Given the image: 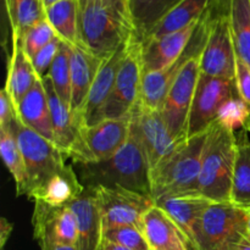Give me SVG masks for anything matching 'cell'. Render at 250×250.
<instances>
[{
	"instance_id": "obj_1",
	"label": "cell",
	"mask_w": 250,
	"mask_h": 250,
	"mask_svg": "<svg viewBox=\"0 0 250 250\" xmlns=\"http://www.w3.org/2000/svg\"><path fill=\"white\" fill-rule=\"evenodd\" d=\"M78 32L89 53L102 59L116 53L137 37L129 0H78Z\"/></svg>"
},
{
	"instance_id": "obj_2",
	"label": "cell",
	"mask_w": 250,
	"mask_h": 250,
	"mask_svg": "<svg viewBox=\"0 0 250 250\" xmlns=\"http://www.w3.org/2000/svg\"><path fill=\"white\" fill-rule=\"evenodd\" d=\"M76 165L84 188H122L151 197L150 167L141 142L132 131L124 146L112 156Z\"/></svg>"
},
{
	"instance_id": "obj_3",
	"label": "cell",
	"mask_w": 250,
	"mask_h": 250,
	"mask_svg": "<svg viewBox=\"0 0 250 250\" xmlns=\"http://www.w3.org/2000/svg\"><path fill=\"white\" fill-rule=\"evenodd\" d=\"M208 131L178 144L151 171V198L154 202L170 195H199L198 186Z\"/></svg>"
},
{
	"instance_id": "obj_4",
	"label": "cell",
	"mask_w": 250,
	"mask_h": 250,
	"mask_svg": "<svg viewBox=\"0 0 250 250\" xmlns=\"http://www.w3.org/2000/svg\"><path fill=\"white\" fill-rule=\"evenodd\" d=\"M234 132L215 121L208 131L202 156L198 193L212 203H231L232 176L236 161Z\"/></svg>"
},
{
	"instance_id": "obj_5",
	"label": "cell",
	"mask_w": 250,
	"mask_h": 250,
	"mask_svg": "<svg viewBox=\"0 0 250 250\" xmlns=\"http://www.w3.org/2000/svg\"><path fill=\"white\" fill-rule=\"evenodd\" d=\"M16 137L20 150L23 155L27 172V197H31L51 176L65 168L66 156L58 146L37 132L20 122L19 117L7 128Z\"/></svg>"
},
{
	"instance_id": "obj_6",
	"label": "cell",
	"mask_w": 250,
	"mask_h": 250,
	"mask_svg": "<svg viewBox=\"0 0 250 250\" xmlns=\"http://www.w3.org/2000/svg\"><path fill=\"white\" fill-rule=\"evenodd\" d=\"M249 209L211 203L200 220L194 250H229L248 233Z\"/></svg>"
},
{
	"instance_id": "obj_7",
	"label": "cell",
	"mask_w": 250,
	"mask_h": 250,
	"mask_svg": "<svg viewBox=\"0 0 250 250\" xmlns=\"http://www.w3.org/2000/svg\"><path fill=\"white\" fill-rule=\"evenodd\" d=\"M143 81V61H142V42L134 37L128 44L127 53L122 61L114 89L92 125L109 119H121L131 115L141 99Z\"/></svg>"
},
{
	"instance_id": "obj_8",
	"label": "cell",
	"mask_w": 250,
	"mask_h": 250,
	"mask_svg": "<svg viewBox=\"0 0 250 250\" xmlns=\"http://www.w3.org/2000/svg\"><path fill=\"white\" fill-rule=\"evenodd\" d=\"M236 60L229 11L215 9L211 4L207 39L200 55V73L234 80Z\"/></svg>"
},
{
	"instance_id": "obj_9",
	"label": "cell",
	"mask_w": 250,
	"mask_h": 250,
	"mask_svg": "<svg viewBox=\"0 0 250 250\" xmlns=\"http://www.w3.org/2000/svg\"><path fill=\"white\" fill-rule=\"evenodd\" d=\"M203 48L186 61L160 109L161 116L177 144L187 139L188 117L200 77V55Z\"/></svg>"
},
{
	"instance_id": "obj_10",
	"label": "cell",
	"mask_w": 250,
	"mask_h": 250,
	"mask_svg": "<svg viewBox=\"0 0 250 250\" xmlns=\"http://www.w3.org/2000/svg\"><path fill=\"white\" fill-rule=\"evenodd\" d=\"M236 95L238 93L234 80L210 77L200 73L188 117L187 139L207 132L216 121L221 105Z\"/></svg>"
},
{
	"instance_id": "obj_11",
	"label": "cell",
	"mask_w": 250,
	"mask_h": 250,
	"mask_svg": "<svg viewBox=\"0 0 250 250\" xmlns=\"http://www.w3.org/2000/svg\"><path fill=\"white\" fill-rule=\"evenodd\" d=\"M103 219V229L134 226L142 229L144 215L155 205L153 198L122 188H93Z\"/></svg>"
},
{
	"instance_id": "obj_12",
	"label": "cell",
	"mask_w": 250,
	"mask_h": 250,
	"mask_svg": "<svg viewBox=\"0 0 250 250\" xmlns=\"http://www.w3.org/2000/svg\"><path fill=\"white\" fill-rule=\"evenodd\" d=\"M43 81L50 107L51 122L54 131V144L66 156L72 159L75 164L92 163L81 136L83 124L80 117L71 111L70 107L62 103L51 84L49 77Z\"/></svg>"
},
{
	"instance_id": "obj_13",
	"label": "cell",
	"mask_w": 250,
	"mask_h": 250,
	"mask_svg": "<svg viewBox=\"0 0 250 250\" xmlns=\"http://www.w3.org/2000/svg\"><path fill=\"white\" fill-rule=\"evenodd\" d=\"M131 131L141 142L150 171L178 146L171 136L161 112L144 107L141 103H138L131 114Z\"/></svg>"
},
{
	"instance_id": "obj_14",
	"label": "cell",
	"mask_w": 250,
	"mask_h": 250,
	"mask_svg": "<svg viewBox=\"0 0 250 250\" xmlns=\"http://www.w3.org/2000/svg\"><path fill=\"white\" fill-rule=\"evenodd\" d=\"M33 236L41 250H54L56 247H77V222L70 207L53 208L36 203L33 217Z\"/></svg>"
},
{
	"instance_id": "obj_15",
	"label": "cell",
	"mask_w": 250,
	"mask_h": 250,
	"mask_svg": "<svg viewBox=\"0 0 250 250\" xmlns=\"http://www.w3.org/2000/svg\"><path fill=\"white\" fill-rule=\"evenodd\" d=\"M210 9L204 15L202 20L198 23L197 29L193 34L192 39L189 42V45L186 49L185 54L181 56L180 60L176 61L173 65L164 68L160 71H154L143 75L141 89V99L139 103L144 107H148L151 110H159L160 111L163 103L170 90L171 85L177 78L178 73L182 70L186 61L193 55L197 50L202 49L205 44L208 33V23H209Z\"/></svg>"
},
{
	"instance_id": "obj_16",
	"label": "cell",
	"mask_w": 250,
	"mask_h": 250,
	"mask_svg": "<svg viewBox=\"0 0 250 250\" xmlns=\"http://www.w3.org/2000/svg\"><path fill=\"white\" fill-rule=\"evenodd\" d=\"M129 132L131 115L104 120L92 126H82L81 136L93 163L110 158L119 151L128 139Z\"/></svg>"
},
{
	"instance_id": "obj_17",
	"label": "cell",
	"mask_w": 250,
	"mask_h": 250,
	"mask_svg": "<svg viewBox=\"0 0 250 250\" xmlns=\"http://www.w3.org/2000/svg\"><path fill=\"white\" fill-rule=\"evenodd\" d=\"M198 23L199 22L165 36L144 39L142 42L143 75L164 70L180 60L189 45Z\"/></svg>"
},
{
	"instance_id": "obj_18",
	"label": "cell",
	"mask_w": 250,
	"mask_h": 250,
	"mask_svg": "<svg viewBox=\"0 0 250 250\" xmlns=\"http://www.w3.org/2000/svg\"><path fill=\"white\" fill-rule=\"evenodd\" d=\"M211 203L202 195L182 194L159 199L155 205L177 225L187 239L190 250H194L200 220Z\"/></svg>"
},
{
	"instance_id": "obj_19",
	"label": "cell",
	"mask_w": 250,
	"mask_h": 250,
	"mask_svg": "<svg viewBox=\"0 0 250 250\" xmlns=\"http://www.w3.org/2000/svg\"><path fill=\"white\" fill-rule=\"evenodd\" d=\"M77 222L78 250H100L103 244V219L93 188H84L70 205Z\"/></svg>"
},
{
	"instance_id": "obj_20",
	"label": "cell",
	"mask_w": 250,
	"mask_h": 250,
	"mask_svg": "<svg viewBox=\"0 0 250 250\" xmlns=\"http://www.w3.org/2000/svg\"><path fill=\"white\" fill-rule=\"evenodd\" d=\"M104 59L89 53L82 46L71 50V105L73 114L80 117Z\"/></svg>"
},
{
	"instance_id": "obj_21",
	"label": "cell",
	"mask_w": 250,
	"mask_h": 250,
	"mask_svg": "<svg viewBox=\"0 0 250 250\" xmlns=\"http://www.w3.org/2000/svg\"><path fill=\"white\" fill-rule=\"evenodd\" d=\"M128 44L129 43H127L126 45L119 49L116 53L111 54L103 61L102 67L99 68V72H98L94 83L90 88L84 106L80 114V119L83 126H89L92 124L94 117L97 116V114L100 111L103 105L105 104L109 95L111 94L119 71L121 68L122 61H124L125 55L127 53Z\"/></svg>"
},
{
	"instance_id": "obj_22",
	"label": "cell",
	"mask_w": 250,
	"mask_h": 250,
	"mask_svg": "<svg viewBox=\"0 0 250 250\" xmlns=\"http://www.w3.org/2000/svg\"><path fill=\"white\" fill-rule=\"evenodd\" d=\"M142 231L150 250H190L177 225L156 205L144 215Z\"/></svg>"
},
{
	"instance_id": "obj_23",
	"label": "cell",
	"mask_w": 250,
	"mask_h": 250,
	"mask_svg": "<svg viewBox=\"0 0 250 250\" xmlns=\"http://www.w3.org/2000/svg\"><path fill=\"white\" fill-rule=\"evenodd\" d=\"M16 114L23 126L54 143L50 107L43 81H37L33 88L16 105Z\"/></svg>"
},
{
	"instance_id": "obj_24",
	"label": "cell",
	"mask_w": 250,
	"mask_h": 250,
	"mask_svg": "<svg viewBox=\"0 0 250 250\" xmlns=\"http://www.w3.org/2000/svg\"><path fill=\"white\" fill-rule=\"evenodd\" d=\"M84 190L77 172L71 165L51 176L46 182L32 193L34 203H43L53 208L67 207Z\"/></svg>"
},
{
	"instance_id": "obj_25",
	"label": "cell",
	"mask_w": 250,
	"mask_h": 250,
	"mask_svg": "<svg viewBox=\"0 0 250 250\" xmlns=\"http://www.w3.org/2000/svg\"><path fill=\"white\" fill-rule=\"evenodd\" d=\"M32 60L22 49L20 39L11 33V54L7 62V75L5 89L9 93L15 107L38 81Z\"/></svg>"
},
{
	"instance_id": "obj_26",
	"label": "cell",
	"mask_w": 250,
	"mask_h": 250,
	"mask_svg": "<svg viewBox=\"0 0 250 250\" xmlns=\"http://www.w3.org/2000/svg\"><path fill=\"white\" fill-rule=\"evenodd\" d=\"M212 1L214 0H183L154 27L146 38L165 36L197 23L207 14Z\"/></svg>"
},
{
	"instance_id": "obj_27",
	"label": "cell",
	"mask_w": 250,
	"mask_h": 250,
	"mask_svg": "<svg viewBox=\"0 0 250 250\" xmlns=\"http://www.w3.org/2000/svg\"><path fill=\"white\" fill-rule=\"evenodd\" d=\"M45 17L56 36L72 46H81L78 32V0H59L45 7Z\"/></svg>"
},
{
	"instance_id": "obj_28",
	"label": "cell",
	"mask_w": 250,
	"mask_h": 250,
	"mask_svg": "<svg viewBox=\"0 0 250 250\" xmlns=\"http://www.w3.org/2000/svg\"><path fill=\"white\" fill-rule=\"evenodd\" d=\"M183 0H129L137 37L143 42L154 27Z\"/></svg>"
},
{
	"instance_id": "obj_29",
	"label": "cell",
	"mask_w": 250,
	"mask_h": 250,
	"mask_svg": "<svg viewBox=\"0 0 250 250\" xmlns=\"http://www.w3.org/2000/svg\"><path fill=\"white\" fill-rule=\"evenodd\" d=\"M246 133V132H244ZM237 139L236 161L232 176L231 203L250 209V141L246 134Z\"/></svg>"
},
{
	"instance_id": "obj_30",
	"label": "cell",
	"mask_w": 250,
	"mask_h": 250,
	"mask_svg": "<svg viewBox=\"0 0 250 250\" xmlns=\"http://www.w3.org/2000/svg\"><path fill=\"white\" fill-rule=\"evenodd\" d=\"M4 10L10 31L17 36L46 19L43 0H4Z\"/></svg>"
},
{
	"instance_id": "obj_31",
	"label": "cell",
	"mask_w": 250,
	"mask_h": 250,
	"mask_svg": "<svg viewBox=\"0 0 250 250\" xmlns=\"http://www.w3.org/2000/svg\"><path fill=\"white\" fill-rule=\"evenodd\" d=\"M229 16L237 56L250 67V0H229Z\"/></svg>"
},
{
	"instance_id": "obj_32",
	"label": "cell",
	"mask_w": 250,
	"mask_h": 250,
	"mask_svg": "<svg viewBox=\"0 0 250 250\" xmlns=\"http://www.w3.org/2000/svg\"><path fill=\"white\" fill-rule=\"evenodd\" d=\"M0 154L5 166L16 183L17 195H24L27 187L26 165L16 137L11 131L0 129Z\"/></svg>"
},
{
	"instance_id": "obj_33",
	"label": "cell",
	"mask_w": 250,
	"mask_h": 250,
	"mask_svg": "<svg viewBox=\"0 0 250 250\" xmlns=\"http://www.w3.org/2000/svg\"><path fill=\"white\" fill-rule=\"evenodd\" d=\"M71 50L72 45L61 42L60 50L48 75L56 94L68 107L71 105Z\"/></svg>"
},
{
	"instance_id": "obj_34",
	"label": "cell",
	"mask_w": 250,
	"mask_h": 250,
	"mask_svg": "<svg viewBox=\"0 0 250 250\" xmlns=\"http://www.w3.org/2000/svg\"><path fill=\"white\" fill-rule=\"evenodd\" d=\"M216 121L232 132H250V107L238 95L229 98L220 107Z\"/></svg>"
},
{
	"instance_id": "obj_35",
	"label": "cell",
	"mask_w": 250,
	"mask_h": 250,
	"mask_svg": "<svg viewBox=\"0 0 250 250\" xmlns=\"http://www.w3.org/2000/svg\"><path fill=\"white\" fill-rule=\"evenodd\" d=\"M17 37H19L23 51L32 60L37 55V53H39L44 46L48 45L58 36H56L51 24L48 22V20L45 19L27 29L21 36Z\"/></svg>"
},
{
	"instance_id": "obj_36",
	"label": "cell",
	"mask_w": 250,
	"mask_h": 250,
	"mask_svg": "<svg viewBox=\"0 0 250 250\" xmlns=\"http://www.w3.org/2000/svg\"><path fill=\"white\" fill-rule=\"evenodd\" d=\"M103 239L131 250H150L143 231L134 226H115L103 229Z\"/></svg>"
},
{
	"instance_id": "obj_37",
	"label": "cell",
	"mask_w": 250,
	"mask_h": 250,
	"mask_svg": "<svg viewBox=\"0 0 250 250\" xmlns=\"http://www.w3.org/2000/svg\"><path fill=\"white\" fill-rule=\"evenodd\" d=\"M61 42L62 41L59 37H56L32 59V65H33L39 80H44L45 77H48L51 66L54 63V60H55L56 55H58L59 50H60Z\"/></svg>"
},
{
	"instance_id": "obj_38",
	"label": "cell",
	"mask_w": 250,
	"mask_h": 250,
	"mask_svg": "<svg viewBox=\"0 0 250 250\" xmlns=\"http://www.w3.org/2000/svg\"><path fill=\"white\" fill-rule=\"evenodd\" d=\"M234 82H236L238 97L242 100H244L250 107V67L238 56H237L236 60Z\"/></svg>"
},
{
	"instance_id": "obj_39",
	"label": "cell",
	"mask_w": 250,
	"mask_h": 250,
	"mask_svg": "<svg viewBox=\"0 0 250 250\" xmlns=\"http://www.w3.org/2000/svg\"><path fill=\"white\" fill-rule=\"evenodd\" d=\"M17 119L16 107L6 89L0 92V129H7Z\"/></svg>"
},
{
	"instance_id": "obj_40",
	"label": "cell",
	"mask_w": 250,
	"mask_h": 250,
	"mask_svg": "<svg viewBox=\"0 0 250 250\" xmlns=\"http://www.w3.org/2000/svg\"><path fill=\"white\" fill-rule=\"evenodd\" d=\"M11 231L12 225L6 219H1V225H0V247H1V250H4L5 244H6L7 239L10 238Z\"/></svg>"
},
{
	"instance_id": "obj_41",
	"label": "cell",
	"mask_w": 250,
	"mask_h": 250,
	"mask_svg": "<svg viewBox=\"0 0 250 250\" xmlns=\"http://www.w3.org/2000/svg\"><path fill=\"white\" fill-rule=\"evenodd\" d=\"M229 250H250V236L243 237L238 242L232 244Z\"/></svg>"
},
{
	"instance_id": "obj_42",
	"label": "cell",
	"mask_w": 250,
	"mask_h": 250,
	"mask_svg": "<svg viewBox=\"0 0 250 250\" xmlns=\"http://www.w3.org/2000/svg\"><path fill=\"white\" fill-rule=\"evenodd\" d=\"M212 5L216 7L217 10H224V11H229V0H214Z\"/></svg>"
},
{
	"instance_id": "obj_43",
	"label": "cell",
	"mask_w": 250,
	"mask_h": 250,
	"mask_svg": "<svg viewBox=\"0 0 250 250\" xmlns=\"http://www.w3.org/2000/svg\"><path fill=\"white\" fill-rule=\"evenodd\" d=\"M100 250H131V249L124 248V247L116 246V244H112V243H110V242L103 241V244H102V247H100Z\"/></svg>"
},
{
	"instance_id": "obj_44",
	"label": "cell",
	"mask_w": 250,
	"mask_h": 250,
	"mask_svg": "<svg viewBox=\"0 0 250 250\" xmlns=\"http://www.w3.org/2000/svg\"><path fill=\"white\" fill-rule=\"evenodd\" d=\"M54 250H78L77 247H68V246H60L56 247Z\"/></svg>"
},
{
	"instance_id": "obj_45",
	"label": "cell",
	"mask_w": 250,
	"mask_h": 250,
	"mask_svg": "<svg viewBox=\"0 0 250 250\" xmlns=\"http://www.w3.org/2000/svg\"><path fill=\"white\" fill-rule=\"evenodd\" d=\"M56 1H59V0H43L44 6H45V7L50 6V5H53L54 2H56Z\"/></svg>"
},
{
	"instance_id": "obj_46",
	"label": "cell",
	"mask_w": 250,
	"mask_h": 250,
	"mask_svg": "<svg viewBox=\"0 0 250 250\" xmlns=\"http://www.w3.org/2000/svg\"><path fill=\"white\" fill-rule=\"evenodd\" d=\"M248 233L250 236V209H249V219H248Z\"/></svg>"
}]
</instances>
